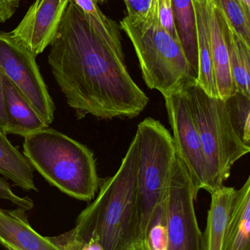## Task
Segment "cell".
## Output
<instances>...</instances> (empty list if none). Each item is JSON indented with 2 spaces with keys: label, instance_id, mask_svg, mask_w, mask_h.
Listing matches in <instances>:
<instances>
[{
  "label": "cell",
  "instance_id": "15",
  "mask_svg": "<svg viewBox=\"0 0 250 250\" xmlns=\"http://www.w3.org/2000/svg\"><path fill=\"white\" fill-rule=\"evenodd\" d=\"M192 3L198 32V71L196 85L210 97L218 98L211 54L208 5L201 4L198 0H192Z\"/></svg>",
  "mask_w": 250,
  "mask_h": 250
},
{
  "label": "cell",
  "instance_id": "33",
  "mask_svg": "<svg viewBox=\"0 0 250 250\" xmlns=\"http://www.w3.org/2000/svg\"><path fill=\"white\" fill-rule=\"evenodd\" d=\"M107 1V0H95V1H96L98 4H103V3H104Z\"/></svg>",
  "mask_w": 250,
  "mask_h": 250
},
{
  "label": "cell",
  "instance_id": "16",
  "mask_svg": "<svg viewBox=\"0 0 250 250\" xmlns=\"http://www.w3.org/2000/svg\"><path fill=\"white\" fill-rule=\"evenodd\" d=\"M250 177L236 190L223 250H250Z\"/></svg>",
  "mask_w": 250,
  "mask_h": 250
},
{
  "label": "cell",
  "instance_id": "10",
  "mask_svg": "<svg viewBox=\"0 0 250 250\" xmlns=\"http://www.w3.org/2000/svg\"><path fill=\"white\" fill-rule=\"evenodd\" d=\"M68 4L69 0H35L10 33L36 57L54 41Z\"/></svg>",
  "mask_w": 250,
  "mask_h": 250
},
{
  "label": "cell",
  "instance_id": "28",
  "mask_svg": "<svg viewBox=\"0 0 250 250\" xmlns=\"http://www.w3.org/2000/svg\"><path fill=\"white\" fill-rule=\"evenodd\" d=\"M3 76H4V73L0 68V129L5 133L7 118H6L5 111H4V100H3Z\"/></svg>",
  "mask_w": 250,
  "mask_h": 250
},
{
  "label": "cell",
  "instance_id": "18",
  "mask_svg": "<svg viewBox=\"0 0 250 250\" xmlns=\"http://www.w3.org/2000/svg\"><path fill=\"white\" fill-rule=\"evenodd\" d=\"M172 6L175 27L179 42L186 60L197 77L198 71V32L192 0H172Z\"/></svg>",
  "mask_w": 250,
  "mask_h": 250
},
{
  "label": "cell",
  "instance_id": "34",
  "mask_svg": "<svg viewBox=\"0 0 250 250\" xmlns=\"http://www.w3.org/2000/svg\"><path fill=\"white\" fill-rule=\"evenodd\" d=\"M7 249L8 250H16L13 249V248H7Z\"/></svg>",
  "mask_w": 250,
  "mask_h": 250
},
{
  "label": "cell",
  "instance_id": "12",
  "mask_svg": "<svg viewBox=\"0 0 250 250\" xmlns=\"http://www.w3.org/2000/svg\"><path fill=\"white\" fill-rule=\"evenodd\" d=\"M208 11L216 87L218 98L224 101L236 92L230 73L228 50L225 32V19L214 0H209Z\"/></svg>",
  "mask_w": 250,
  "mask_h": 250
},
{
  "label": "cell",
  "instance_id": "2",
  "mask_svg": "<svg viewBox=\"0 0 250 250\" xmlns=\"http://www.w3.org/2000/svg\"><path fill=\"white\" fill-rule=\"evenodd\" d=\"M138 163L136 133L118 170L100 179L98 195L65 233L68 237L79 243L96 239L104 250H124L139 241Z\"/></svg>",
  "mask_w": 250,
  "mask_h": 250
},
{
  "label": "cell",
  "instance_id": "14",
  "mask_svg": "<svg viewBox=\"0 0 250 250\" xmlns=\"http://www.w3.org/2000/svg\"><path fill=\"white\" fill-rule=\"evenodd\" d=\"M236 192L234 188L223 185L211 194L206 228L203 233V250H223Z\"/></svg>",
  "mask_w": 250,
  "mask_h": 250
},
{
  "label": "cell",
  "instance_id": "9",
  "mask_svg": "<svg viewBox=\"0 0 250 250\" xmlns=\"http://www.w3.org/2000/svg\"><path fill=\"white\" fill-rule=\"evenodd\" d=\"M176 156L184 164L197 190L212 193L211 175L196 121L183 90L164 97Z\"/></svg>",
  "mask_w": 250,
  "mask_h": 250
},
{
  "label": "cell",
  "instance_id": "11",
  "mask_svg": "<svg viewBox=\"0 0 250 250\" xmlns=\"http://www.w3.org/2000/svg\"><path fill=\"white\" fill-rule=\"evenodd\" d=\"M25 211L0 208V243L16 250H63L32 229Z\"/></svg>",
  "mask_w": 250,
  "mask_h": 250
},
{
  "label": "cell",
  "instance_id": "13",
  "mask_svg": "<svg viewBox=\"0 0 250 250\" xmlns=\"http://www.w3.org/2000/svg\"><path fill=\"white\" fill-rule=\"evenodd\" d=\"M3 100L7 118L5 134L27 136L48 125L39 117L23 94L7 77L3 76Z\"/></svg>",
  "mask_w": 250,
  "mask_h": 250
},
{
  "label": "cell",
  "instance_id": "32",
  "mask_svg": "<svg viewBox=\"0 0 250 250\" xmlns=\"http://www.w3.org/2000/svg\"><path fill=\"white\" fill-rule=\"evenodd\" d=\"M198 1L201 4H205V5H208V2H209V0H198Z\"/></svg>",
  "mask_w": 250,
  "mask_h": 250
},
{
  "label": "cell",
  "instance_id": "1",
  "mask_svg": "<svg viewBox=\"0 0 250 250\" xmlns=\"http://www.w3.org/2000/svg\"><path fill=\"white\" fill-rule=\"evenodd\" d=\"M48 63L66 103L82 120L138 117L149 98L129 74L120 31L99 32L69 1Z\"/></svg>",
  "mask_w": 250,
  "mask_h": 250
},
{
  "label": "cell",
  "instance_id": "26",
  "mask_svg": "<svg viewBox=\"0 0 250 250\" xmlns=\"http://www.w3.org/2000/svg\"><path fill=\"white\" fill-rule=\"evenodd\" d=\"M127 9V17L140 19L148 14L152 0H123Z\"/></svg>",
  "mask_w": 250,
  "mask_h": 250
},
{
  "label": "cell",
  "instance_id": "25",
  "mask_svg": "<svg viewBox=\"0 0 250 250\" xmlns=\"http://www.w3.org/2000/svg\"><path fill=\"white\" fill-rule=\"evenodd\" d=\"M0 198L10 201L25 211H29L34 207L32 199L27 196L20 197L16 195L12 189L10 184L2 177H0Z\"/></svg>",
  "mask_w": 250,
  "mask_h": 250
},
{
  "label": "cell",
  "instance_id": "4",
  "mask_svg": "<svg viewBox=\"0 0 250 250\" xmlns=\"http://www.w3.org/2000/svg\"><path fill=\"white\" fill-rule=\"evenodd\" d=\"M120 27L133 45L144 82L163 97L196 84L192 71L179 41L160 23L158 0H152L148 14L140 19L126 16Z\"/></svg>",
  "mask_w": 250,
  "mask_h": 250
},
{
  "label": "cell",
  "instance_id": "30",
  "mask_svg": "<svg viewBox=\"0 0 250 250\" xmlns=\"http://www.w3.org/2000/svg\"><path fill=\"white\" fill-rule=\"evenodd\" d=\"M242 3L245 10L250 13V0H239Z\"/></svg>",
  "mask_w": 250,
  "mask_h": 250
},
{
  "label": "cell",
  "instance_id": "6",
  "mask_svg": "<svg viewBox=\"0 0 250 250\" xmlns=\"http://www.w3.org/2000/svg\"><path fill=\"white\" fill-rule=\"evenodd\" d=\"M183 92L199 129L214 192L230 177L235 163L250 153V146L233 130L223 100L210 97L196 84Z\"/></svg>",
  "mask_w": 250,
  "mask_h": 250
},
{
  "label": "cell",
  "instance_id": "23",
  "mask_svg": "<svg viewBox=\"0 0 250 250\" xmlns=\"http://www.w3.org/2000/svg\"><path fill=\"white\" fill-rule=\"evenodd\" d=\"M69 1L73 3L95 27L113 28L117 25L101 12L95 0H69Z\"/></svg>",
  "mask_w": 250,
  "mask_h": 250
},
{
  "label": "cell",
  "instance_id": "27",
  "mask_svg": "<svg viewBox=\"0 0 250 250\" xmlns=\"http://www.w3.org/2000/svg\"><path fill=\"white\" fill-rule=\"evenodd\" d=\"M20 5V0H0V23L13 17Z\"/></svg>",
  "mask_w": 250,
  "mask_h": 250
},
{
  "label": "cell",
  "instance_id": "8",
  "mask_svg": "<svg viewBox=\"0 0 250 250\" xmlns=\"http://www.w3.org/2000/svg\"><path fill=\"white\" fill-rule=\"evenodd\" d=\"M35 58L10 32H0V68L49 125L54 121L55 105Z\"/></svg>",
  "mask_w": 250,
  "mask_h": 250
},
{
  "label": "cell",
  "instance_id": "24",
  "mask_svg": "<svg viewBox=\"0 0 250 250\" xmlns=\"http://www.w3.org/2000/svg\"><path fill=\"white\" fill-rule=\"evenodd\" d=\"M158 10L159 19L161 26L179 42V36L175 27L172 0H158Z\"/></svg>",
  "mask_w": 250,
  "mask_h": 250
},
{
  "label": "cell",
  "instance_id": "7",
  "mask_svg": "<svg viewBox=\"0 0 250 250\" xmlns=\"http://www.w3.org/2000/svg\"><path fill=\"white\" fill-rule=\"evenodd\" d=\"M198 192L184 164L176 156L163 203L168 250H203V233L195 208Z\"/></svg>",
  "mask_w": 250,
  "mask_h": 250
},
{
  "label": "cell",
  "instance_id": "21",
  "mask_svg": "<svg viewBox=\"0 0 250 250\" xmlns=\"http://www.w3.org/2000/svg\"><path fill=\"white\" fill-rule=\"evenodd\" d=\"M227 24L250 45V13L239 0H214Z\"/></svg>",
  "mask_w": 250,
  "mask_h": 250
},
{
  "label": "cell",
  "instance_id": "22",
  "mask_svg": "<svg viewBox=\"0 0 250 250\" xmlns=\"http://www.w3.org/2000/svg\"><path fill=\"white\" fill-rule=\"evenodd\" d=\"M146 241L151 250H168V230L164 218L163 204L151 222L147 233Z\"/></svg>",
  "mask_w": 250,
  "mask_h": 250
},
{
  "label": "cell",
  "instance_id": "20",
  "mask_svg": "<svg viewBox=\"0 0 250 250\" xmlns=\"http://www.w3.org/2000/svg\"><path fill=\"white\" fill-rule=\"evenodd\" d=\"M224 101L233 130L244 144L250 146V98L236 91Z\"/></svg>",
  "mask_w": 250,
  "mask_h": 250
},
{
  "label": "cell",
  "instance_id": "17",
  "mask_svg": "<svg viewBox=\"0 0 250 250\" xmlns=\"http://www.w3.org/2000/svg\"><path fill=\"white\" fill-rule=\"evenodd\" d=\"M34 168L23 153L13 146L0 129V174L26 191H38Z\"/></svg>",
  "mask_w": 250,
  "mask_h": 250
},
{
  "label": "cell",
  "instance_id": "31",
  "mask_svg": "<svg viewBox=\"0 0 250 250\" xmlns=\"http://www.w3.org/2000/svg\"><path fill=\"white\" fill-rule=\"evenodd\" d=\"M137 242L132 244V245H131L130 246L128 247V248L124 250H138Z\"/></svg>",
  "mask_w": 250,
  "mask_h": 250
},
{
  "label": "cell",
  "instance_id": "5",
  "mask_svg": "<svg viewBox=\"0 0 250 250\" xmlns=\"http://www.w3.org/2000/svg\"><path fill=\"white\" fill-rule=\"evenodd\" d=\"M139 163L137 185L139 240L146 239L151 222L163 204L176 158L170 131L148 117L137 125Z\"/></svg>",
  "mask_w": 250,
  "mask_h": 250
},
{
  "label": "cell",
  "instance_id": "29",
  "mask_svg": "<svg viewBox=\"0 0 250 250\" xmlns=\"http://www.w3.org/2000/svg\"><path fill=\"white\" fill-rule=\"evenodd\" d=\"M138 250H151L147 243L146 239H142L137 242Z\"/></svg>",
  "mask_w": 250,
  "mask_h": 250
},
{
  "label": "cell",
  "instance_id": "19",
  "mask_svg": "<svg viewBox=\"0 0 250 250\" xmlns=\"http://www.w3.org/2000/svg\"><path fill=\"white\" fill-rule=\"evenodd\" d=\"M225 32L235 87L237 92L250 98V45L227 24L226 19Z\"/></svg>",
  "mask_w": 250,
  "mask_h": 250
},
{
  "label": "cell",
  "instance_id": "3",
  "mask_svg": "<svg viewBox=\"0 0 250 250\" xmlns=\"http://www.w3.org/2000/svg\"><path fill=\"white\" fill-rule=\"evenodd\" d=\"M23 154L63 193L87 202L95 198L100 178L94 153L87 146L47 126L24 137Z\"/></svg>",
  "mask_w": 250,
  "mask_h": 250
}]
</instances>
